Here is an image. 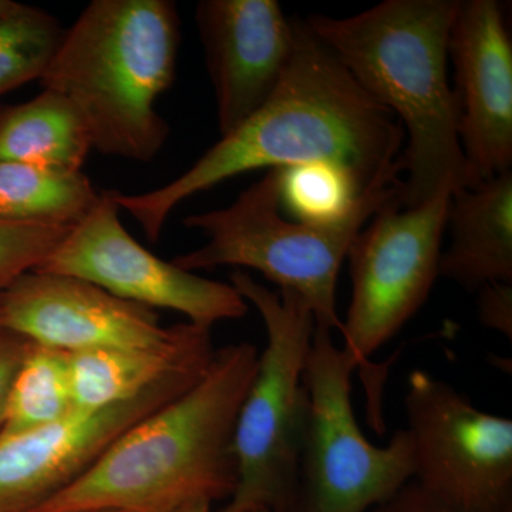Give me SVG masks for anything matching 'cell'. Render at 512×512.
Instances as JSON below:
<instances>
[{
  "instance_id": "1",
  "label": "cell",
  "mask_w": 512,
  "mask_h": 512,
  "mask_svg": "<svg viewBox=\"0 0 512 512\" xmlns=\"http://www.w3.org/2000/svg\"><path fill=\"white\" fill-rule=\"evenodd\" d=\"M406 134L335 53L298 20L296 43L281 82L241 126L171 183L141 194L110 191L150 242L171 212L192 195L258 168L326 163L348 171L360 191L387 175H402Z\"/></svg>"
},
{
  "instance_id": "2",
  "label": "cell",
  "mask_w": 512,
  "mask_h": 512,
  "mask_svg": "<svg viewBox=\"0 0 512 512\" xmlns=\"http://www.w3.org/2000/svg\"><path fill=\"white\" fill-rule=\"evenodd\" d=\"M248 342L217 349L200 382L124 431L79 480L33 512H163L229 500L239 409L258 367Z\"/></svg>"
},
{
  "instance_id": "3",
  "label": "cell",
  "mask_w": 512,
  "mask_h": 512,
  "mask_svg": "<svg viewBox=\"0 0 512 512\" xmlns=\"http://www.w3.org/2000/svg\"><path fill=\"white\" fill-rule=\"evenodd\" d=\"M458 2L386 0L350 18L303 20L402 124L403 208L419 207L446 190L473 187L458 136V101L448 82V35Z\"/></svg>"
},
{
  "instance_id": "4",
  "label": "cell",
  "mask_w": 512,
  "mask_h": 512,
  "mask_svg": "<svg viewBox=\"0 0 512 512\" xmlns=\"http://www.w3.org/2000/svg\"><path fill=\"white\" fill-rule=\"evenodd\" d=\"M180 18L170 0H94L43 73V89L72 101L104 156L148 163L167 141L157 100L177 69Z\"/></svg>"
},
{
  "instance_id": "5",
  "label": "cell",
  "mask_w": 512,
  "mask_h": 512,
  "mask_svg": "<svg viewBox=\"0 0 512 512\" xmlns=\"http://www.w3.org/2000/svg\"><path fill=\"white\" fill-rule=\"evenodd\" d=\"M284 168H272L227 208L185 218L208 241L173 264L185 271L218 266L261 272L279 291L295 293L318 326L342 333L336 309L340 268L357 234L387 202L399 198L402 175H387L360 194L355 208L328 224L289 221L281 214Z\"/></svg>"
},
{
  "instance_id": "6",
  "label": "cell",
  "mask_w": 512,
  "mask_h": 512,
  "mask_svg": "<svg viewBox=\"0 0 512 512\" xmlns=\"http://www.w3.org/2000/svg\"><path fill=\"white\" fill-rule=\"evenodd\" d=\"M231 285L264 320L266 346L235 424L237 488L220 512H295L315 316L295 293L271 291L242 269L232 272Z\"/></svg>"
},
{
  "instance_id": "7",
  "label": "cell",
  "mask_w": 512,
  "mask_h": 512,
  "mask_svg": "<svg viewBox=\"0 0 512 512\" xmlns=\"http://www.w3.org/2000/svg\"><path fill=\"white\" fill-rule=\"evenodd\" d=\"M356 369L332 330L316 325L305 369L309 410L295 512H369L412 481L406 429L377 447L357 424L350 380Z\"/></svg>"
},
{
  "instance_id": "8",
  "label": "cell",
  "mask_w": 512,
  "mask_h": 512,
  "mask_svg": "<svg viewBox=\"0 0 512 512\" xmlns=\"http://www.w3.org/2000/svg\"><path fill=\"white\" fill-rule=\"evenodd\" d=\"M453 191L419 207L387 202L357 234L348 256L352 301L343 320V349L357 367L419 312L439 278L441 242Z\"/></svg>"
},
{
  "instance_id": "9",
  "label": "cell",
  "mask_w": 512,
  "mask_h": 512,
  "mask_svg": "<svg viewBox=\"0 0 512 512\" xmlns=\"http://www.w3.org/2000/svg\"><path fill=\"white\" fill-rule=\"evenodd\" d=\"M413 478L470 512H512V420L413 370L404 396Z\"/></svg>"
},
{
  "instance_id": "10",
  "label": "cell",
  "mask_w": 512,
  "mask_h": 512,
  "mask_svg": "<svg viewBox=\"0 0 512 512\" xmlns=\"http://www.w3.org/2000/svg\"><path fill=\"white\" fill-rule=\"evenodd\" d=\"M37 272L73 276L124 301L183 313L201 328L244 318L249 311L231 284L185 271L138 244L124 228L109 191L101 192Z\"/></svg>"
},
{
  "instance_id": "11",
  "label": "cell",
  "mask_w": 512,
  "mask_h": 512,
  "mask_svg": "<svg viewBox=\"0 0 512 512\" xmlns=\"http://www.w3.org/2000/svg\"><path fill=\"white\" fill-rule=\"evenodd\" d=\"M207 372L180 373L128 402L74 409L55 423L0 439V512L42 507L79 480L124 431L188 392Z\"/></svg>"
},
{
  "instance_id": "12",
  "label": "cell",
  "mask_w": 512,
  "mask_h": 512,
  "mask_svg": "<svg viewBox=\"0 0 512 512\" xmlns=\"http://www.w3.org/2000/svg\"><path fill=\"white\" fill-rule=\"evenodd\" d=\"M0 329L72 353L107 348H154L177 335L154 309L124 301L73 276L32 271L0 292Z\"/></svg>"
},
{
  "instance_id": "13",
  "label": "cell",
  "mask_w": 512,
  "mask_h": 512,
  "mask_svg": "<svg viewBox=\"0 0 512 512\" xmlns=\"http://www.w3.org/2000/svg\"><path fill=\"white\" fill-rule=\"evenodd\" d=\"M448 60L456 79L458 136L477 185L512 165V45L500 3L458 2Z\"/></svg>"
},
{
  "instance_id": "14",
  "label": "cell",
  "mask_w": 512,
  "mask_h": 512,
  "mask_svg": "<svg viewBox=\"0 0 512 512\" xmlns=\"http://www.w3.org/2000/svg\"><path fill=\"white\" fill-rule=\"evenodd\" d=\"M221 136L264 106L284 76L298 20L275 0H202L195 12Z\"/></svg>"
},
{
  "instance_id": "15",
  "label": "cell",
  "mask_w": 512,
  "mask_h": 512,
  "mask_svg": "<svg viewBox=\"0 0 512 512\" xmlns=\"http://www.w3.org/2000/svg\"><path fill=\"white\" fill-rule=\"evenodd\" d=\"M211 329L178 323L177 335L154 348H107L69 355L74 407L97 410L128 402L168 377L210 369Z\"/></svg>"
},
{
  "instance_id": "16",
  "label": "cell",
  "mask_w": 512,
  "mask_h": 512,
  "mask_svg": "<svg viewBox=\"0 0 512 512\" xmlns=\"http://www.w3.org/2000/svg\"><path fill=\"white\" fill-rule=\"evenodd\" d=\"M450 247L439 274L468 291L512 284V171L461 188L447 214Z\"/></svg>"
},
{
  "instance_id": "17",
  "label": "cell",
  "mask_w": 512,
  "mask_h": 512,
  "mask_svg": "<svg viewBox=\"0 0 512 512\" xmlns=\"http://www.w3.org/2000/svg\"><path fill=\"white\" fill-rule=\"evenodd\" d=\"M93 150L89 127L72 101L53 90L0 107V161L82 171Z\"/></svg>"
},
{
  "instance_id": "18",
  "label": "cell",
  "mask_w": 512,
  "mask_h": 512,
  "mask_svg": "<svg viewBox=\"0 0 512 512\" xmlns=\"http://www.w3.org/2000/svg\"><path fill=\"white\" fill-rule=\"evenodd\" d=\"M100 195L83 171L0 161V220L73 227Z\"/></svg>"
},
{
  "instance_id": "19",
  "label": "cell",
  "mask_w": 512,
  "mask_h": 512,
  "mask_svg": "<svg viewBox=\"0 0 512 512\" xmlns=\"http://www.w3.org/2000/svg\"><path fill=\"white\" fill-rule=\"evenodd\" d=\"M74 409L69 353L29 342L10 386L0 439L55 423Z\"/></svg>"
},
{
  "instance_id": "20",
  "label": "cell",
  "mask_w": 512,
  "mask_h": 512,
  "mask_svg": "<svg viewBox=\"0 0 512 512\" xmlns=\"http://www.w3.org/2000/svg\"><path fill=\"white\" fill-rule=\"evenodd\" d=\"M64 30L55 16L22 3L0 18V96L42 79Z\"/></svg>"
},
{
  "instance_id": "21",
  "label": "cell",
  "mask_w": 512,
  "mask_h": 512,
  "mask_svg": "<svg viewBox=\"0 0 512 512\" xmlns=\"http://www.w3.org/2000/svg\"><path fill=\"white\" fill-rule=\"evenodd\" d=\"M360 191L355 178L336 165L312 163L284 168L281 205L298 221L328 224L355 208Z\"/></svg>"
},
{
  "instance_id": "22",
  "label": "cell",
  "mask_w": 512,
  "mask_h": 512,
  "mask_svg": "<svg viewBox=\"0 0 512 512\" xmlns=\"http://www.w3.org/2000/svg\"><path fill=\"white\" fill-rule=\"evenodd\" d=\"M72 227L0 220V292L37 271Z\"/></svg>"
},
{
  "instance_id": "23",
  "label": "cell",
  "mask_w": 512,
  "mask_h": 512,
  "mask_svg": "<svg viewBox=\"0 0 512 512\" xmlns=\"http://www.w3.org/2000/svg\"><path fill=\"white\" fill-rule=\"evenodd\" d=\"M478 292V318L485 328L512 338V284L485 285Z\"/></svg>"
},
{
  "instance_id": "24",
  "label": "cell",
  "mask_w": 512,
  "mask_h": 512,
  "mask_svg": "<svg viewBox=\"0 0 512 512\" xmlns=\"http://www.w3.org/2000/svg\"><path fill=\"white\" fill-rule=\"evenodd\" d=\"M369 512H470L441 500L416 481L404 484L389 500Z\"/></svg>"
},
{
  "instance_id": "25",
  "label": "cell",
  "mask_w": 512,
  "mask_h": 512,
  "mask_svg": "<svg viewBox=\"0 0 512 512\" xmlns=\"http://www.w3.org/2000/svg\"><path fill=\"white\" fill-rule=\"evenodd\" d=\"M28 345L29 340L20 338L8 330L0 329V427H2L13 377L18 372Z\"/></svg>"
},
{
  "instance_id": "26",
  "label": "cell",
  "mask_w": 512,
  "mask_h": 512,
  "mask_svg": "<svg viewBox=\"0 0 512 512\" xmlns=\"http://www.w3.org/2000/svg\"><path fill=\"white\" fill-rule=\"evenodd\" d=\"M163 512H212V503L205 500H195Z\"/></svg>"
},
{
  "instance_id": "27",
  "label": "cell",
  "mask_w": 512,
  "mask_h": 512,
  "mask_svg": "<svg viewBox=\"0 0 512 512\" xmlns=\"http://www.w3.org/2000/svg\"><path fill=\"white\" fill-rule=\"evenodd\" d=\"M18 5L19 3L10 2V0H0V18L15 10Z\"/></svg>"
},
{
  "instance_id": "28",
  "label": "cell",
  "mask_w": 512,
  "mask_h": 512,
  "mask_svg": "<svg viewBox=\"0 0 512 512\" xmlns=\"http://www.w3.org/2000/svg\"><path fill=\"white\" fill-rule=\"evenodd\" d=\"M244 512H272V511L268 510V508L256 507V508H251V510H247Z\"/></svg>"
},
{
  "instance_id": "29",
  "label": "cell",
  "mask_w": 512,
  "mask_h": 512,
  "mask_svg": "<svg viewBox=\"0 0 512 512\" xmlns=\"http://www.w3.org/2000/svg\"><path fill=\"white\" fill-rule=\"evenodd\" d=\"M82 512H121V511H111V510H94V511H82Z\"/></svg>"
}]
</instances>
